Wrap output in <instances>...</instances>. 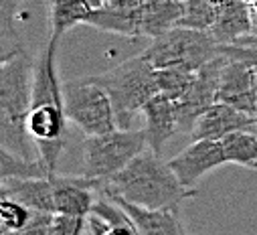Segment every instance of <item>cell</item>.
<instances>
[{"mask_svg":"<svg viewBox=\"0 0 257 235\" xmlns=\"http://www.w3.org/2000/svg\"><path fill=\"white\" fill-rule=\"evenodd\" d=\"M85 223H87V217L83 215L55 213L49 235H79V233H85Z\"/></svg>","mask_w":257,"mask_h":235,"instance_id":"27","label":"cell"},{"mask_svg":"<svg viewBox=\"0 0 257 235\" xmlns=\"http://www.w3.org/2000/svg\"><path fill=\"white\" fill-rule=\"evenodd\" d=\"M168 164L184 187L197 189L203 176L227 164V156L221 140L203 138V140H192L180 154L170 158Z\"/></svg>","mask_w":257,"mask_h":235,"instance_id":"9","label":"cell"},{"mask_svg":"<svg viewBox=\"0 0 257 235\" xmlns=\"http://www.w3.org/2000/svg\"><path fill=\"white\" fill-rule=\"evenodd\" d=\"M255 115H257V111H255Z\"/></svg>","mask_w":257,"mask_h":235,"instance_id":"33","label":"cell"},{"mask_svg":"<svg viewBox=\"0 0 257 235\" xmlns=\"http://www.w3.org/2000/svg\"><path fill=\"white\" fill-rule=\"evenodd\" d=\"M237 130L257 132V115L237 109L231 103L215 101L209 109H205L199 115L190 136H192V140H203V138L221 140L227 134L237 132Z\"/></svg>","mask_w":257,"mask_h":235,"instance_id":"11","label":"cell"},{"mask_svg":"<svg viewBox=\"0 0 257 235\" xmlns=\"http://www.w3.org/2000/svg\"><path fill=\"white\" fill-rule=\"evenodd\" d=\"M182 0H142V37L156 39L178 27Z\"/></svg>","mask_w":257,"mask_h":235,"instance_id":"18","label":"cell"},{"mask_svg":"<svg viewBox=\"0 0 257 235\" xmlns=\"http://www.w3.org/2000/svg\"><path fill=\"white\" fill-rule=\"evenodd\" d=\"M221 144L229 164L257 168V132L237 130L221 138Z\"/></svg>","mask_w":257,"mask_h":235,"instance_id":"21","label":"cell"},{"mask_svg":"<svg viewBox=\"0 0 257 235\" xmlns=\"http://www.w3.org/2000/svg\"><path fill=\"white\" fill-rule=\"evenodd\" d=\"M35 61L27 51H21L0 65V146L25 156L41 158L35 140L27 130V113L33 99Z\"/></svg>","mask_w":257,"mask_h":235,"instance_id":"3","label":"cell"},{"mask_svg":"<svg viewBox=\"0 0 257 235\" xmlns=\"http://www.w3.org/2000/svg\"><path fill=\"white\" fill-rule=\"evenodd\" d=\"M91 213L99 215L109 227H111V233H130V235H136L138 229L132 221V217L127 215V211L113 199H109L107 195L95 199L93 207H91Z\"/></svg>","mask_w":257,"mask_h":235,"instance_id":"24","label":"cell"},{"mask_svg":"<svg viewBox=\"0 0 257 235\" xmlns=\"http://www.w3.org/2000/svg\"><path fill=\"white\" fill-rule=\"evenodd\" d=\"M33 217V211L23 205L21 201L0 195V233L3 235H23L29 221Z\"/></svg>","mask_w":257,"mask_h":235,"instance_id":"25","label":"cell"},{"mask_svg":"<svg viewBox=\"0 0 257 235\" xmlns=\"http://www.w3.org/2000/svg\"><path fill=\"white\" fill-rule=\"evenodd\" d=\"M57 47L59 43L49 39L45 49L35 61L33 99L27 113V130L39 148L41 160L55 174L59 158L67 148V113L63 99V83L57 73Z\"/></svg>","mask_w":257,"mask_h":235,"instance_id":"1","label":"cell"},{"mask_svg":"<svg viewBox=\"0 0 257 235\" xmlns=\"http://www.w3.org/2000/svg\"><path fill=\"white\" fill-rule=\"evenodd\" d=\"M85 25L97 31H103V33L138 39L142 37V7L140 9L99 7L89 13Z\"/></svg>","mask_w":257,"mask_h":235,"instance_id":"16","label":"cell"},{"mask_svg":"<svg viewBox=\"0 0 257 235\" xmlns=\"http://www.w3.org/2000/svg\"><path fill=\"white\" fill-rule=\"evenodd\" d=\"M0 195L13 197L31 211L55 213V191L51 176L37 179H5L0 181Z\"/></svg>","mask_w":257,"mask_h":235,"instance_id":"15","label":"cell"},{"mask_svg":"<svg viewBox=\"0 0 257 235\" xmlns=\"http://www.w3.org/2000/svg\"><path fill=\"white\" fill-rule=\"evenodd\" d=\"M109 199L117 201L127 215L132 217L138 233L142 235H150V233H158V235H182L186 233V227L180 221V213L172 211V209H152V207H144L138 203H132L123 197L117 195H107Z\"/></svg>","mask_w":257,"mask_h":235,"instance_id":"14","label":"cell"},{"mask_svg":"<svg viewBox=\"0 0 257 235\" xmlns=\"http://www.w3.org/2000/svg\"><path fill=\"white\" fill-rule=\"evenodd\" d=\"M217 101H225L247 113L257 111V69L243 59L225 57Z\"/></svg>","mask_w":257,"mask_h":235,"instance_id":"10","label":"cell"},{"mask_svg":"<svg viewBox=\"0 0 257 235\" xmlns=\"http://www.w3.org/2000/svg\"><path fill=\"white\" fill-rule=\"evenodd\" d=\"M245 3L251 9V15H257V0H245Z\"/></svg>","mask_w":257,"mask_h":235,"instance_id":"32","label":"cell"},{"mask_svg":"<svg viewBox=\"0 0 257 235\" xmlns=\"http://www.w3.org/2000/svg\"><path fill=\"white\" fill-rule=\"evenodd\" d=\"M148 148L144 128H115L103 134L85 136L81 142V172L85 179L97 183V187L109 176L130 164L138 154Z\"/></svg>","mask_w":257,"mask_h":235,"instance_id":"5","label":"cell"},{"mask_svg":"<svg viewBox=\"0 0 257 235\" xmlns=\"http://www.w3.org/2000/svg\"><path fill=\"white\" fill-rule=\"evenodd\" d=\"M197 71H184V69H156L158 89L172 101H178L186 95L192 81H195Z\"/></svg>","mask_w":257,"mask_h":235,"instance_id":"26","label":"cell"},{"mask_svg":"<svg viewBox=\"0 0 257 235\" xmlns=\"http://www.w3.org/2000/svg\"><path fill=\"white\" fill-rule=\"evenodd\" d=\"M253 33V15L245 0H229L221 7L215 27L211 35L217 39L219 45H233L241 37Z\"/></svg>","mask_w":257,"mask_h":235,"instance_id":"17","label":"cell"},{"mask_svg":"<svg viewBox=\"0 0 257 235\" xmlns=\"http://www.w3.org/2000/svg\"><path fill=\"white\" fill-rule=\"evenodd\" d=\"M255 170H257V168H255Z\"/></svg>","mask_w":257,"mask_h":235,"instance_id":"34","label":"cell"},{"mask_svg":"<svg viewBox=\"0 0 257 235\" xmlns=\"http://www.w3.org/2000/svg\"><path fill=\"white\" fill-rule=\"evenodd\" d=\"M97 191L101 195H117L132 203L152 209H172L180 213L186 199L197 197V189L184 187L168 162L154 150L146 148L130 164L103 181Z\"/></svg>","mask_w":257,"mask_h":235,"instance_id":"2","label":"cell"},{"mask_svg":"<svg viewBox=\"0 0 257 235\" xmlns=\"http://www.w3.org/2000/svg\"><path fill=\"white\" fill-rule=\"evenodd\" d=\"M53 191H55V213H67V215H83L87 217L91 213V207L95 203L93 191L97 189V183L91 179L79 176H63L59 172L51 174Z\"/></svg>","mask_w":257,"mask_h":235,"instance_id":"13","label":"cell"},{"mask_svg":"<svg viewBox=\"0 0 257 235\" xmlns=\"http://www.w3.org/2000/svg\"><path fill=\"white\" fill-rule=\"evenodd\" d=\"M144 113V132L148 138V148L162 154L166 144L180 132L176 103L164 93H156L142 109Z\"/></svg>","mask_w":257,"mask_h":235,"instance_id":"12","label":"cell"},{"mask_svg":"<svg viewBox=\"0 0 257 235\" xmlns=\"http://www.w3.org/2000/svg\"><path fill=\"white\" fill-rule=\"evenodd\" d=\"M154 69H184L199 71L205 63L219 55V43L211 31L190 27H174L168 33L150 39L142 51Z\"/></svg>","mask_w":257,"mask_h":235,"instance_id":"6","label":"cell"},{"mask_svg":"<svg viewBox=\"0 0 257 235\" xmlns=\"http://www.w3.org/2000/svg\"><path fill=\"white\" fill-rule=\"evenodd\" d=\"M225 65V55H217L213 57L209 63H205L192 81L190 89L186 91V95L176 103V113H178V126L180 132H192L199 115L209 109L215 101H217V91H219V81H221V71Z\"/></svg>","mask_w":257,"mask_h":235,"instance_id":"8","label":"cell"},{"mask_svg":"<svg viewBox=\"0 0 257 235\" xmlns=\"http://www.w3.org/2000/svg\"><path fill=\"white\" fill-rule=\"evenodd\" d=\"M87 3L91 5V9H99V7H103L107 0H87Z\"/></svg>","mask_w":257,"mask_h":235,"instance_id":"31","label":"cell"},{"mask_svg":"<svg viewBox=\"0 0 257 235\" xmlns=\"http://www.w3.org/2000/svg\"><path fill=\"white\" fill-rule=\"evenodd\" d=\"M25 0H0V59L27 51L17 29V17Z\"/></svg>","mask_w":257,"mask_h":235,"instance_id":"20","label":"cell"},{"mask_svg":"<svg viewBox=\"0 0 257 235\" xmlns=\"http://www.w3.org/2000/svg\"><path fill=\"white\" fill-rule=\"evenodd\" d=\"M233 45H251V47H257V35H247V37H241L237 43Z\"/></svg>","mask_w":257,"mask_h":235,"instance_id":"30","label":"cell"},{"mask_svg":"<svg viewBox=\"0 0 257 235\" xmlns=\"http://www.w3.org/2000/svg\"><path fill=\"white\" fill-rule=\"evenodd\" d=\"M65 113L85 136L103 134L117 128L115 111L107 91L89 77L63 83Z\"/></svg>","mask_w":257,"mask_h":235,"instance_id":"7","label":"cell"},{"mask_svg":"<svg viewBox=\"0 0 257 235\" xmlns=\"http://www.w3.org/2000/svg\"><path fill=\"white\" fill-rule=\"evenodd\" d=\"M91 11L93 9L87 0H49V39L61 43L73 27L85 25Z\"/></svg>","mask_w":257,"mask_h":235,"instance_id":"19","label":"cell"},{"mask_svg":"<svg viewBox=\"0 0 257 235\" xmlns=\"http://www.w3.org/2000/svg\"><path fill=\"white\" fill-rule=\"evenodd\" d=\"M219 7L213 0H182L180 27H190L199 31H211L219 17Z\"/></svg>","mask_w":257,"mask_h":235,"instance_id":"23","label":"cell"},{"mask_svg":"<svg viewBox=\"0 0 257 235\" xmlns=\"http://www.w3.org/2000/svg\"><path fill=\"white\" fill-rule=\"evenodd\" d=\"M85 233L89 235H105V233H111V227L95 213H89L87 215V223H85Z\"/></svg>","mask_w":257,"mask_h":235,"instance_id":"28","label":"cell"},{"mask_svg":"<svg viewBox=\"0 0 257 235\" xmlns=\"http://www.w3.org/2000/svg\"><path fill=\"white\" fill-rule=\"evenodd\" d=\"M89 79L107 91L115 111L117 128H130V122L160 91L156 69L142 53L125 59L103 73L89 75Z\"/></svg>","mask_w":257,"mask_h":235,"instance_id":"4","label":"cell"},{"mask_svg":"<svg viewBox=\"0 0 257 235\" xmlns=\"http://www.w3.org/2000/svg\"><path fill=\"white\" fill-rule=\"evenodd\" d=\"M53 172L41 158H25L0 146V181L5 179H37L51 176Z\"/></svg>","mask_w":257,"mask_h":235,"instance_id":"22","label":"cell"},{"mask_svg":"<svg viewBox=\"0 0 257 235\" xmlns=\"http://www.w3.org/2000/svg\"><path fill=\"white\" fill-rule=\"evenodd\" d=\"M103 7H115V9H140L142 0H107Z\"/></svg>","mask_w":257,"mask_h":235,"instance_id":"29","label":"cell"}]
</instances>
